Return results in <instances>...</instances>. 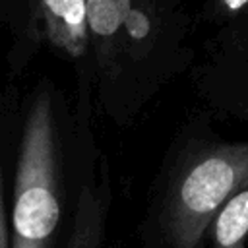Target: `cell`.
<instances>
[{
	"label": "cell",
	"instance_id": "6da1fadb",
	"mask_svg": "<svg viewBox=\"0 0 248 248\" xmlns=\"http://www.w3.org/2000/svg\"><path fill=\"white\" fill-rule=\"evenodd\" d=\"M60 221L56 134L50 101L37 95L25 120L16 169L10 248H48Z\"/></svg>",
	"mask_w": 248,
	"mask_h": 248
},
{
	"label": "cell",
	"instance_id": "7a4b0ae2",
	"mask_svg": "<svg viewBox=\"0 0 248 248\" xmlns=\"http://www.w3.org/2000/svg\"><path fill=\"white\" fill-rule=\"evenodd\" d=\"M248 186V143L215 145L194 157L169 190L163 229L169 248H202L217 211Z\"/></svg>",
	"mask_w": 248,
	"mask_h": 248
},
{
	"label": "cell",
	"instance_id": "3957f363",
	"mask_svg": "<svg viewBox=\"0 0 248 248\" xmlns=\"http://www.w3.org/2000/svg\"><path fill=\"white\" fill-rule=\"evenodd\" d=\"M48 41L72 58L83 56L89 43L85 0H37Z\"/></svg>",
	"mask_w": 248,
	"mask_h": 248
},
{
	"label": "cell",
	"instance_id": "277c9868",
	"mask_svg": "<svg viewBox=\"0 0 248 248\" xmlns=\"http://www.w3.org/2000/svg\"><path fill=\"white\" fill-rule=\"evenodd\" d=\"M211 248H246L248 240V186L234 194L213 217Z\"/></svg>",
	"mask_w": 248,
	"mask_h": 248
},
{
	"label": "cell",
	"instance_id": "5b68a950",
	"mask_svg": "<svg viewBox=\"0 0 248 248\" xmlns=\"http://www.w3.org/2000/svg\"><path fill=\"white\" fill-rule=\"evenodd\" d=\"M132 10L130 0H85L87 27L97 37H112Z\"/></svg>",
	"mask_w": 248,
	"mask_h": 248
},
{
	"label": "cell",
	"instance_id": "8992f818",
	"mask_svg": "<svg viewBox=\"0 0 248 248\" xmlns=\"http://www.w3.org/2000/svg\"><path fill=\"white\" fill-rule=\"evenodd\" d=\"M99 231H101V221H99V207L91 202V194L83 190L78 205V215H76V225L72 232V240L68 248H99Z\"/></svg>",
	"mask_w": 248,
	"mask_h": 248
},
{
	"label": "cell",
	"instance_id": "52a82bcc",
	"mask_svg": "<svg viewBox=\"0 0 248 248\" xmlns=\"http://www.w3.org/2000/svg\"><path fill=\"white\" fill-rule=\"evenodd\" d=\"M124 25L128 29V35L134 37V39H143L149 33V17L141 10H138V8H132L130 10Z\"/></svg>",
	"mask_w": 248,
	"mask_h": 248
},
{
	"label": "cell",
	"instance_id": "ba28073f",
	"mask_svg": "<svg viewBox=\"0 0 248 248\" xmlns=\"http://www.w3.org/2000/svg\"><path fill=\"white\" fill-rule=\"evenodd\" d=\"M0 248H10V240L6 234V225H4V207H2V184H0Z\"/></svg>",
	"mask_w": 248,
	"mask_h": 248
},
{
	"label": "cell",
	"instance_id": "9c48e42d",
	"mask_svg": "<svg viewBox=\"0 0 248 248\" xmlns=\"http://www.w3.org/2000/svg\"><path fill=\"white\" fill-rule=\"evenodd\" d=\"M221 2H223V6H225L227 10H231V12H236V10H240L242 6L248 4V0H221Z\"/></svg>",
	"mask_w": 248,
	"mask_h": 248
}]
</instances>
